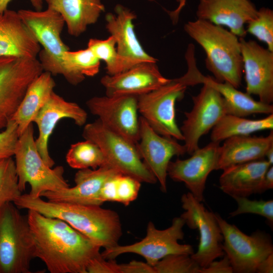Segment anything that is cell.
<instances>
[{"label":"cell","mask_w":273,"mask_h":273,"mask_svg":"<svg viewBox=\"0 0 273 273\" xmlns=\"http://www.w3.org/2000/svg\"><path fill=\"white\" fill-rule=\"evenodd\" d=\"M33 238L34 257L51 273H87L89 262L101 247L64 220L32 210L27 215Z\"/></svg>","instance_id":"cell-1"},{"label":"cell","mask_w":273,"mask_h":273,"mask_svg":"<svg viewBox=\"0 0 273 273\" xmlns=\"http://www.w3.org/2000/svg\"><path fill=\"white\" fill-rule=\"evenodd\" d=\"M13 203L19 209L32 210L64 220L101 248L108 249L118 245L122 234L118 213L101 206L45 201L28 194H22Z\"/></svg>","instance_id":"cell-2"},{"label":"cell","mask_w":273,"mask_h":273,"mask_svg":"<svg viewBox=\"0 0 273 273\" xmlns=\"http://www.w3.org/2000/svg\"><path fill=\"white\" fill-rule=\"evenodd\" d=\"M184 30L204 51L206 67L214 79L238 88L243 73L239 38L222 26L198 19L186 23Z\"/></svg>","instance_id":"cell-3"},{"label":"cell","mask_w":273,"mask_h":273,"mask_svg":"<svg viewBox=\"0 0 273 273\" xmlns=\"http://www.w3.org/2000/svg\"><path fill=\"white\" fill-rule=\"evenodd\" d=\"M14 156L22 192L27 184L30 186L28 195L34 198L40 197L44 192H55L69 187L64 177V167L57 166L52 168L40 155L35 145L32 123L20 135Z\"/></svg>","instance_id":"cell-4"},{"label":"cell","mask_w":273,"mask_h":273,"mask_svg":"<svg viewBox=\"0 0 273 273\" xmlns=\"http://www.w3.org/2000/svg\"><path fill=\"white\" fill-rule=\"evenodd\" d=\"M34 247L27 217L13 202L0 209V273H30Z\"/></svg>","instance_id":"cell-5"},{"label":"cell","mask_w":273,"mask_h":273,"mask_svg":"<svg viewBox=\"0 0 273 273\" xmlns=\"http://www.w3.org/2000/svg\"><path fill=\"white\" fill-rule=\"evenodd\" d=\"M82 136L95 143L108 165L141 183L154 184L157 180L142 160L136 144L104 125L98 119L85 124Z\"/></svg>","instance_id":"cell-6"},{"label":"cell","mask_w":273,"mask_h":273,"mask_svg":"<svg viewBox=\"0 0 273 273\" xmlns=\"http://www.w3.org/2000/svg\"><path fill=\"white\" fill-rule=\"evenodd\" d=\"M18 13L43 47L38 56L44 71L52 75H63V56L69 50L62 41L61 34L65 25L62 16L48 7L44 11L21 9Z\"/></svg>","instance_id":"cell-7"},{"label":"cell","mask_w":273,"mask_h":273,"mask_svg":"<svg viewBox=\"0 0 273 273\" xmlns=\"http://www.w3.org/2000/svg\"><path fill=\"white\" fill-rule=\"evenodd\" d=\"M184 219L180 217H174L171 225L164 230H158L150 221L147 228L146 237L134 244L105 249L101 253L106 259H114L118 256L127 253H135L143 256L146 262L154 266L164 257L173 254L192 255L193 247L189 244H181L179 241L184 237L183 228Z\"/></svg>","instance_id":"cell-8"},{"label":"cell","mask_w":273,"mask_h":273,"mask_svg":"<svg viewBox=\"0 0 273 273\" xmlns=\"http://www.w3.org/2000/svg\"><path fill=\"white\" fill-rule=\"evenodd\" d=\"M215 216L223 236L222 249L230 261L233 272H256L260 262L273 253L271 236L260 230L246 235L218 213Z\"/></svg>","instance_id":"cell-9"},{"label":"cell","mask_w":273,"mask_h":273,"mask_svg":"<svg viewBox=\"0 0 273 273\" xmlns=\"http://www.w3.org/2000/svg\"><path fill=\"white\" fill-rule=\"evenodd\" d=\"M43 71L37 59L0 57V129L5 128L29 85Z\"/></svg>","instance_id":"cell-10"},{"label":"cell","mask_w":273,"mask_h":273,"mask_svg":"<svg viewBox=\"0 0 273 273\" xmlns=\"http://www.w3.org/2000/svg\"><path fill=\"white\" fill-rule=\"evenodd\" d=\"M187 86L175 79L149 93L138 96V111L160 135L183 141L175 119V104L185 96Z\"/></svg>","instance_id":"cell-11"},{"label":"cell","mask_w":273,"mask_h":273,"mask_svg":"<svg viewBox=\"0 0 273 273\" xmlns=\"http://www.w3.org/2000/svg\"><path fill=\"white\" fill-rule=\"evenodd\" d=\"M181 202L184 212L180 216L189 228L198 229L200 235L198 250L191 256L201 267H205L224 255L220 228L215 213L205 208L191 193L184 194Z\"/></svg>","instance_id":"cell-12"},{"label":"cell","mask_w":273,"mask_h":273,"mask_svg":"<svg viewBox=\"0 0 273 273\" xmlns=\"http://www.w3.org/2000/svg\"><path fill=\"white\" fill-rule=\"evenodd\" d=\"M199 93L192 97L193 106L185 112L186 119L180 128L186 153L191 155L199 148L200 138L208 133L227 114L221 95L207 83H203Z\"/></svg>","instance_id":"cell-13"},{"label":"cell","mask_w":273,"mask_h":273,"mask_svg":"<svg viewBox=\"0 0 273 273\" xmlns=\"http://www.w3.org/2000/svg\"><path fill=\"white\" fill-rule=\"evenodd\" d=\"M185 59L188 66L187 72L175 79L186 86L207 83L215 89L223 98L227 114L246 117L254 114L273 113V105L255 100L251 95L243 93L229 83L219 82L214 78L202 74L197 67L195 47L188 46Z\"/></svg>","instance_id":"cell-14"},{"label":"cell","mask_w":273,"mask_h":273,"mask_svg":"<svg viewBox=\"0 0 273 273\" xmlns=\"http://www.w3.org/2000/svg\"><path fill=\"white\" fill-rule=\"evenodd\" d=\"M138 96L94 97L86 103L90 112L105 126L137 144L140 139Z\"/></svg>","instance_id":"cell-15"},{"label":"cell","mask_w":273,"mask_h":273,"mask_svg":"<svg viewBox=\"0 0 273 273\" xmlns=\"http://www.w3.org/2000/svg\"><path fill=\"white\" fill-rule=\"evenodd\" d=\"M220 143L211 141L199 148L186 159L170 161L167 176L174 181L184 183L193 196L199 201L204 199V192L209 174L217 170Z\"/></svg>","instance_id":"cell-16"},{"label":"cell","mask_w":273,"mask_h":273,"mask_svg":"<svg viewBox=\"0 0 273 273\" xmlns=\"http://www.w3.org/2000/svg\"><path fill=\"white\" fill-rule=\"evenodd\" d=\"M139 121L140 139L136 144L139 155L159 183L161 191L166 193L169 163L173 156L186 153V148L176 139L156 132L141 116Z\"/></svg>","instance_id":"cell-17"},{"label":"cell","mask_w":273,"mask_h":273,"mask_svg":"<svg viewBox=\"0 0 273 273\" xmlns=\"http://www.w3.org/2000/svg\"><path fill=\"white\" fill-rule=\"evenodd\" d=\"M246 93L267 104L273 102V52L253 40L239 38Z\"/></svg>","instance_id":"cell-18"},{"label":"cell","mask_w":273,"mask_h":273,"mask_svg":"<svg viewBox=\"0 0 273 273\" xmlns=\"http://www.w3.org/2000/svg\"><path fill=\"white\" fill-rule=\"evenodd\" d=\"M116 14L106 15V27L116 40L119 73L144 62L156 63L157 60L143 48L134 30L135 14L127 8L117 5Z\"/></svg>","instance_id":"cell-19"},{"label":"cell","mask_w":273,"mask_h":273,"mask_svg":"<svg viewBox=\"0 0 273 273\" xmlns=\"http://www.w3.org/2000/svg\"><path fill=\"white\" fill-rule=\"evenodd\" d=\"M64 118L70 119L76 125L82 126L86 124L87 113L77 103L66 101L54 91L33 122L38 130L35 140L36 148L43 160L51 167L55 163L49 154V138L58 123Z\"/></svg>","instance_id":"cell-20"},{"label":"cell","mask_w":273,"mask_h":273,"mask_svg":"<svg viewBox=\"0 0 273 273\" xmlns=\"http://www.w3.org/2000/svg\"><path fill=\"white\" fill-rule=\"evenodd\" d=\"M119 173L121 172L108 164L97 169H79L74 176L75 185L73 187L44 192L40 197L52 202L101 206L100 194L103 186L109 179Z\"/></svg>","instance_id":"cell-21"},{"label":"cell","mask_w":273,"mask_h":273,"mask_svg":"<svg viewBox=\"0 0 273 273\" xmlns=\"http://www.w3.org/2000/svg\"><path fill=\"white\" fill-rule=\"evenodd\" d=\"M257 12L250 0H200L196 16L198 19L227 27L239 38H245V25L257 16Z\"/></svg>","instance_id":"cell-22"},{"label":"cell","mask_w":273,"mask_h":273,"mask_svg":"<svg viewBox=\"0 0 273 273\" xmlns=\"http://www.w3.org/2000/svg\"><path fill=\"white\" fill-rule=\"evenodd\" d=\"M156 63L144 62L122 72L104 76L100 81L106 95L139 96L166 84L171 79L162 75Z\"/></svg>","instance_id":"cell-23"},{"label":"cell","mask_w":273,"mask_h":273,"mask_svg":"<svg viewBox=\"0 0 273 273\" xmlns=\"http://www.w3.org/2000/svg\"><path fill=\"white\" fill-rule=\"evenodd\" d=\"M40 46L18 12L7 9L0 15V57L36 59Z\"/></svg>","instance_id":"cell-24"},{"label":"cell","mask_w":273,"mask_h":273,"mask_svg":"<svg viewBox=\"0 0 273 273\" xmlns=\"http://www.w3.org/2000/svg\"><path fill=\"white\" fill-rule=\"evenodd\" d=\"M270 166L263 159L229 166L222 170L219 188L232 198L258 194L263 177Z\"/></svg>","instance_id":"cell-25"},{"label":"cell","mask_w":273,"mask_h":273,"mask_svg":"<svg viewBox=\"0 0 273 273\" xmlns=\"http://www.w3.org/2000/svg\"><path fill=\"white\" fill-rule=\"evenodd\" d=\"M272 146V129L266 136L247 135L229 138L220 146L217 170L265 159L267 151Z\"/></svg>","instance_id":"cell-26"},{"label":"cell","mask_w":273,"mask_h":273,"mask_svg":"<svg viewBox=\"0 0 273 273\" xmlns=\"http://www.w3.org/2000/svg\"><path fill=\"white\" fill-rule=\"evenodd\" d=\"M63 17L68 33L78 36L95 24L105 11L101 0H44Z\"/></svg>","instance_id":"cell-27"},{"label":"cell","mask_w":273,"mask_h":273,"mask_svg":"<svg viewBox=\"0 0 273 273\" xmlns=\"http://www.w3.org/2000/svg\"><path fill=\"white\" fill-rule=\"evenodd\" d=\"M55 86L51 73L44 71L29 85L12 118L18 125L19 135L32 123Z\"/></svg>","instance_id":"cell-28"},{"label":"cell","mask_w":273,"mask_h":273,"mask_svg":"<svg viewBox=\"0 0 273 273\" xmlns=\"http://www.w3.org/2000/svg\"><path fill=\"white\" fill-rule=\"evenodd\" d=\"M273 128V114L259 119L225 114L211 130V141L220 143L234 136L247 135L256 131Z\"/></svg>","instance_id":"cell-29"},{"label":"cell","mask_w":273,"mask_h":273,"mask_svg":"<svg viewBox=\"0 0 273 273\" xmlns=\"http://www.w3.org/2000/svg\"><path fill=\"white\" fill-rule=\"evenodd\" d=\"M65 79L76 85L82 82L85 76H94L99 71L100 60L88 48L76 51H68L63 56Z\"/></svg>","instance_id":"cell-30"},{"label":"cell","mask_w":273,"mask_h":273,"mask_svg":"<svg viewBox=\"0 0 273 273\" xmlns=\"http://www.w3.org/2000/svg\"><path fill=\"white\" fill-rule=\"evenodd\" d=\"M66 160L70 167L78 170L97 169L107 164L100 148L88 140L71 144L66 154Z\"/></svg>","instance_id":"cell-31"},{"label":"cell","mask_w":273,"mask_h":273,"mask_svg":"<svg viewBox=\"0 0 273 273\" xmlns=\"http://www.w3.org/2000/svg\"><path fill=\"white\" fill-rule=\"evenodd\" d=\"M22 195L13 157L0 160V209Z\"/></svg>","instance_id":"cell-32"},{"label":"cell","mask_w":273,"mask_h":273,"mask_svg":"<svg viewBox=\"0 0 273 273\" xmlns=\"http://www.w3.org/2000/svg\"><path fill=\"white\" fill-rule=\"evenodd\" d=\"M246 30L273 52V11L266 8L258 10L257 16L247 23Z\"/></svg>","instance_id":"cell-33"},{"label":"cell","mask_w":273,"mask_h":273,"mask_svg":"<svg viewBox=\"0 0 273 273\" xmlns=\"http://www.w3.org/2000/svg\"><path fill=\"white\" fill-rule=\"evenodd\" d=\"M89 48L100 61H105L107 73L112 75L119 73V66L116 43L111 35L105 39L90 38L87 43Z\"/></svg>","instance_id":"cell-34"},{"label":"cell","mask_w":273,"mask_h":273,"mask_svg":"<svg viewBox=\"0 0 273 273\" xmlns=\"http://www.w3.org/2000/svg\"><path fill=\"white\" fill-rule=\"evenodd\" d=\"M153 267L155 273H200L201 268L190 255L185 254L168 255Z\"/></svg>","instance_id":"cell-35"},{"label":"cell","mask_w":273,"mask_h":273,"mask_svg":"<svg viewBox=\"0 0 273 273\" xmlns=\"http://www.w3.org/2000/svg\"><path fill=\"white\" fill-rule=\"evenodd\" d=\"M237 204V209L230 213L231 217L251 213L264 217L270 225L273 223V200H251L248 197H234Z\"/></svg>","instance_id":"cell-36"},{"label":"cell","mask_w":273,"mask_h":273,"mask_svg":"<svg viewBox=\"0 0 273 273\" xmlns=\"http://www.w3.org/2000/svg\"><path fill=\"white\" fill-rule=\"evenodd\" d=\"M141 182L131 176L119 173L116 177V202L128 206L138 197Z\"/></svg>","instance_id":"cell-37"},{"label":"cell","mask_w":273,"mask_h":273,"mask_svg":"<svg viewBox=\"0 0 273 273\" xmlns=\"http://www.w3.org/2000/svg\"><path fill=\"white\" fill-rule=\"evenodd\" d=\"M19 135L18 125L11 119L0 132V160L14 156Z\"/></svg>","instance_id":"cell-38"},{"label":"cell","mask_w":273,"mask_h":273,"mask_svg":"<svg viewBox=\"0 0 273 273\" xmlns=\"http://www.w3.org/2000/svg\"><path fill=\"white\" fill-rule=\"evenodd\" d=\"M87 273H120L119 264L114 259H106L101 253L93 258L86 267Z\"/></svg>","instance_id":"cell-39"},{"label":"cell","mask_w":273,"mask_h":273,"mask_svg":"<svg viewBox=\"0 0 273 273\" xmlns=\"http://www.w3.org/2000/svg\"><path fill=\"white\" fill-rule=\"evenodd\" d=\"M233 270L230 261L224 254L219 260L212 261L207 266L201 267L200 273H232Z\"/></svg>","instance_id":"cell-40"},{"label":"cell","mask_w":273,"mask_h":273,"mask_svg":"<svg viewBox=\"0 0 273 273\" xmlns=\"http://www.w3.org/2000/svg\"><path fill=\"white\" fill-rule=\"evenodd\" d=\"M120 273H155L153 267L147 262L132 260L119 264Z\"/></svg>","instance_id":"cell-41"},{"label":"cell","mask_w":273,"mask_h":273,"mask_svg":"<svg viewBox=\"0 0 273 273\" xmlns=\"http://www.w3.org/2000/svg\"><path fill=\"white\" fill-rule=\"evenodd\" d=\"M273 188V167L270 166L265 172L259 190L258 194H262L267 190Z\"/></svg>","instance_id":"cell-42"},{"label":"cell","mask_w":273,"mask_h":273,"mask_svg":"<svg viewBox=\"0 0 273 273\" xmlns=\"http://www.w3.org/2000/svg\"><path fill=\"white\" fill-rule=\"evenodd\" d=\"M256 272H273V253L269 255L260 262L257 268Z\"/></svg>","instance_id":"cell-43"},{"label":"cell","mask_w":273,"mask_h":273,"mask_svg":"<svg viewBox=\"0 0 273 273\" xmlns=\"http://www.w3.org/2000/svg\"><path fill=\"white\" fill-rule=\"evenodd\" d=\"M12 0H0V15L8 9V6ZM35 10H41L44 0H29Z\"/></svg>","instance_id":"cell-44"},{"label":"cell","mask_w":273,"mask_h":273,"mask_svg":"<svg viewBox=\"0 0 273 273\" xmlns=\"http://www.w3.org/2000/svg\"><path fill=\"white\" fill-rule=\"evenodd\" d=\"M178 3L177 7L173 11H167L170 19L173 24L177 23L180 13L185 7L187 0H176Z\"/></svg>","instance_id":"cell-45"},{"label":"cell","mask_w":273,"mask_h":273,"mask_svg":"<svg viewBox=\"0 0 273 273\" xmlns=\"http://www.w3.org/2000/svg\"><path fill=\"white\" fill-rule=\"evenodd\" d=\"M266 158V160L270 164V165H272L273 163V146L270 147L267 151L265 158Z\"/></svg>","instance_id":"cell-46"},{"label":"cell","mask_w":273,"mask_h":273,"mask_svg":"<svg viewBox=\"0 0 273 273\" xmlns=\"http://www.w3.org/2000/svg\"><path fill=\"white\" fill-rule=\"evenodd\" d=\"M149 1H153V0H149Z\"/></svg>","instance_id":"cell-47"}]
</instances>
